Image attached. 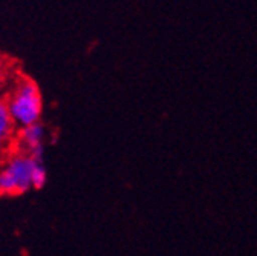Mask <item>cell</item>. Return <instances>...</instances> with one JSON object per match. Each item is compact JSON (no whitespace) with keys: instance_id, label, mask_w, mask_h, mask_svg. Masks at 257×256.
<instances>
[{"instance_id":"6da1fadb","label":"cell","mask_w":257,"mask_h":256,"mask_svg":"<svg viewBox=\"0 0 257 256\" xmlns=\"http://www.w3.org/2000/svg\"><path fill=\"white\" fill-rule=\"evenodd\" d=\"M5 100L11 118L19 129L40 123L43 114V99L40 88L34 80L22 75L17 77L13 81L8 99Z\"/></svg>"},{"instance_id":"7a4b0ae2","label":"cell","mask_w":257,"mask_h":256,"mask_svg":"<svg viewBox=\"0 0 257 256\" xmlns=\"http://www.w3.org/2000/svg\"><path fill=\"white\" fill-rule=\"evenodd\" d=\"M39 161L19 150L11 153L0 169V195H22L32 189V170ZM43 163V161H42Z\"/></svg>"},{"instance_id":"3957f363","label":"cell","mask_w":257,"mask_h":256,"mask_svg":"<svg viewBox=\"0 0 257 256\" xmlns=\"http://www.w3.org/2000/svg\"><path fill=\"white\" fill-rule=\"evenodd\" d=\"M45 138H46V129L42 123L20 127L17 135H16V140L20 146V150L28 153L34 159H37V161H43Z\"/></svg>"},{"instance_id":"277c9868","label":"cell","mask_w":257,"mask_h":256,"mask_svg":"<svg viewBox=\"0 0 257 256\" xmlns=\"http://www.w3.org/2000/svg\"><path fill=\"white\" fill-rule=\"evenodd\" d=\"M17 135V126L14 124L8 111L7 100L0 95V147L10 146Z\"/></svg>"},{"instance_id":"5b68a950","label":"cell","mask_w":257,"mask_h":256,"mask_svg":"<svg viewBox=\"0 0 257 256\" xmlns=\"http://www.w3.org/2000/svg\"><path fill=\"white\" fill-rule=\"evenodd\" d=\"M48 181V172L42 161H39L32 170V189H43Z\"/></svg>"},{"instance_id":"8992f818","label":"cell","mask_w":257,"mask_h":256,"mask_svg":"<svg viewBox=\"0 0 257 256\" xmlns=\"http://www.w3.org/2000/svg\"><path fill=\"white\" fill-rule=\"evenodd\" d=\"M10 81H11V68L5 60L0 58V92L8 88Z\"/></svg>"}]
</instances>
